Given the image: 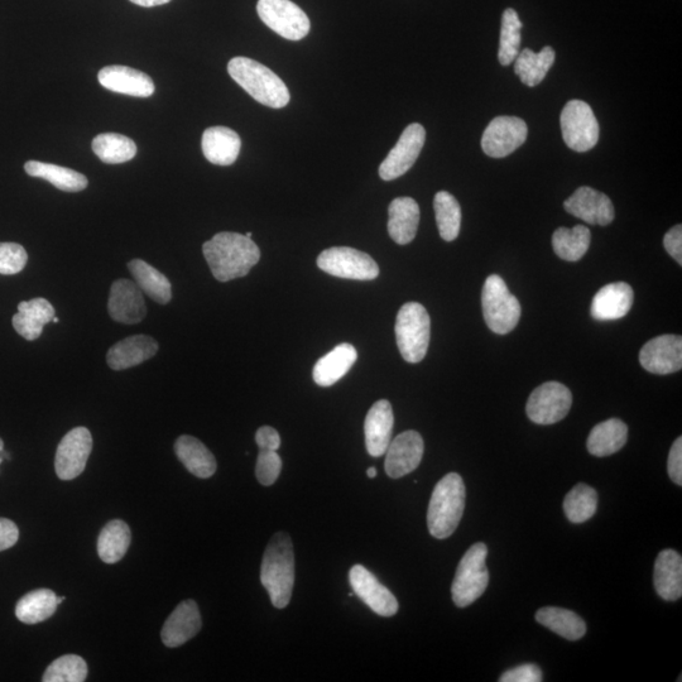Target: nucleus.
<instances>
[{"label": "nucleus", "instance_id": "nucleus-30", "mask_svg": "<svg viewBox=\"0 0 682 682\" xmlns=\"http://www.w3.org/2000/svg\"><path fill=\"white\" fill-rule=\"evenodd\" d=\"M175 453L184 467L195 477L211 478L218 468L213 453L196 437L180 436L175 443Z\"/></svg>", "mask_w": 682, "mask_h": 682}, {"label": "nucleus", "instance_id": "nucleus-33", "mask_svg": "<svg viewBox=\"0 0 682 682\" xmlns=\"http://www.w3.org/2000/svg\"><path fill=\"white\" fill-rule=\"evenodd\" d=\"M24 170L32 177L51 182L61 191L79 192L85 190L89 184L88 179L80 172L51 163L28 161L24 165Z\"/></svg>", "mask_w": 682, "mask_h": 682}, {"label": "nucleus", "instance_id": "nucleus-12", "mask_svg": "<svg viewBox=\"0 0 682 682\" xmlns=\"http://www.w3.org/2000/svg\"><path fill=\"white\" fill-rule=\"evenodd\" d=\"M93 450V436L86 427L67 432L56 450L55 470L61 480L78 478L88 464Z\"/></svg>", "mask_w": 682, "mask_h": 682}, {"label": "nucleus", "instance_id": "nucleus-55", "mask_svg": "<svg viewBox=\"0 0 682 682\" xmlns=\"http://www.w3.org/2000/svg\"><path fill=\"white\" fill-rule=\"evenodd\" d=\"M59 321H60L59 318H56V316L54 319H52V323H55V324L59 323Z\"/></svg>", "mask_w": 682, "mask_h": 682}, {"label": "nucleus", "instance_id": "nucleus-48", "mask_svg": "<svg viewBox=\"0 0 682 682\" xmlns=\"http://www.w3.org/2000/svg\"><path fill=\"white\" fill-rule=\"evenodd\" d=\"M18 539L19 530L16 523L0 517V552L11 549L17 544Z\"/></svg>", "mask_w": 682, "mask_h": 682}, {"label": "nucleus", "instance_id": "nucleus-25", "mask_svg": "<svg viewBox=\"0 0 682 682\" xmlns=\"http://www.w3.org/2000/svg\"><path fill=\"white\" fill-rule=\"evenodd\" d=\"M201 148L209 162L218 166L233 165L242 148L239 134L227 127L206 129L201 139Z\"/></svg>", "mask_w": 682, "mask_h": 682}, {"label": "nucleus", "instance_id": "nucleus-11", "mask_svg": "<svg viewBox=\"0 0 682 682\" xmlns=\"http://www.w3.org/2000/svg\"><path fill=\"white\" fill-rule=\"evenodd\" d=\"M573 405L570 389L559 382H546L528 398V419L537 425H554L564 420Z\"/></svg>", "mask_w": 682, "mask_h": 682}, {"label": "nucleus", "instance_id": "nucleus-45", "mask_svg": "<svg viewBox=\"0 0 682 682\" xmlns=\"http://www.w3.org/2000/svg\"><path fill=\"white\" fill-rule=\"evenodd\" d=\"M281 470L282 460L277 451L259 450L256 465V477L259 483L264 487H270L280 477Z\"/></svg>", "mask_w": 682, "mask_h": 682}, {"label": "nucleus", "instance_id": "nucleus-1", "mask_svg": "<svg viewBox=\"0 0 682 682\" xmlns=\"http://www.w3.org/2000/svg\"><path fill=\"white\" fill-rule=\"evenodd\" d=\"M211 273L220 282L247 276L261 259V251L252 238L238 233L214 235L203 246Z\"/></svg>", "mask_w": 682, "mask_h": 682}, {"label": "nucleus", "instance_id": "nucleus-38", "mask_svg": "<svg viewBox=\"0 0 682 682\" xmlns=\"http://www.w3.org/2000/svg\"><path fill=\"white\" fill-rule=\"evenodd\" d=\"M592 234L584 225L573 229L559 228L552 235V247L557 257L568 262H578L587 254Z\"/></svg>", "mask_w": 682, "mask_h": 682}, {"label": "nucleus", "instance_id": "nucleus-4", "mask_svg": "<svg viewBox=\"0 0 682 682\" xmlns=\"http://www.w3.org/2000/svg\"><path fill=\"white\" fill-rule=\"evenodd\" d=\"M465 484L459 474L445 475L436 484L427 511V527L435 539H448L458 528L465 509Z\"/></svg>", "mask_w": 682, "mask_h": 682}, {"label": "nucleus", "instance_id": "nucleus-24", "mask_svg": "<svg viewBox=\"0 0 682 682\" xmlns=\"http://www.w3.org/2000/svg\"><path fill=\"white\" fill-rule=\"evenodd\" d=\"M157 352V341L151 336L134 335L113 345L107 354V362L113 371H124L155 357Z\"/></svg>", "mask_w": 682, "mask_h": 682}, {"label": "nucleus", "instance_id": "nucleus-21", "mask_svg": "<svg viewBox=\"0 0 682 682\" xmlns=\"http://www.w3.org/2000/svg\"><path fill=\"white\" fill-rule=\"evenodd\" d=\"M203 627L198 604L194 600H185L177 605L162 628L163 645L170 648L185 645L192 640Z\"/></svg>", "mask_w": 682, "mask_h": 682}, {"label": "nucleus", "instance_id": "nucleus-46", "mask_svg": "<svg viewBox=\"0 0 682 682\" xmlns=\"http://www.w3.org/2000/svg\"><path fill=\"white\" fill-rule=\"evenodd\" d=\"M501 682H540L542 671L539 666L526 664L504 672L499 679Z\"/></svg>", "mask_w": 682, "mask_h": 682}, {"label": "nucleus", "instance_id": "nucleus-18", "mask_svg": "<svg viewBox=\"0 0 682 682\" xmlns=\"http://www.w3.org/2000/svg\"><path fill=\"white\" fill-rule=\"evenodd\" d=\"M565 210L584 222L605 227L613 222L616 211L611 199L603 192L583 186L565 201Z\"/></svg>", "mask_w": 682, "mask_h": 682}, {"label": "nucleus", "instance_id": "nucleus-39", "mask_svg": "<svg viewBox=\"0 0 682 682\" xmlns=\"http://www.w3.org/2000/svg\"><path fill=\"white\" fill-rule=\"evenodd\" d=\"M93 151L104 163L119 165L136 157L137 146L131 138L122 134L104 133L94 138Z\"/></svg>", "mask_w": 682, "mask_h": 682}, {"label": "nucleus", "instance_id": "nucleus-27", "mask_svg": "<svg viewBox=\"0 0 682 682\" xmlns=\"http://www.w3.org/2000/svg\"><path fill=\"white\" fill-rule=\"evenodd\" d=\"M55 318L54 306L46 299L23 301L13 316V328L22 338L33 341L40 338L43 328Z\"/></svg>", "mask_w": 682, "mask_h": 682}, {"label": "nucleus", "instance_id": "nucleus-9", "mask_svg": "<svg viewBox=\"0 0 682 682\" xmlns=\"http://www.w3.org/2000/svg\"><path fill=\"white\" fill-rule=\"evenodd\" d=\"M321 271L344 280L372 281L379 276L376 261L367 253L349 247L326 249L318 258Z\"/></svg>", "mask_w": 682, "mask_h": 682}, {"label": "nucleus", "instance_id": "nucleus-54", "mask_svg": "<svg viewBox=\"0 0 682 682\" xmlns=\"http://www.w3.org/2000/svg\"><path fill=\"white\" fill-rule=\"evenodd\" d=\"M65 599H66L65 597H60V598L57 597V603L61 604L62 602H64Z\"/></svg>", "mask_w": 682, "mask_h": 682}, {"label": "nucleus", "instance_id": "nucleus-44", "mask_svg": "<svg viewBox=\"0 0 682 682\" xmlns=\"http://www.w3.org/2000/svg\"><path fill=\"white\" fill-rule=\"evenodd\" d=\"M28 254L21 244L0 243V275L12 276L27 266Z\"/></svg>", "mask_w": 682, "mask_h": 682}, {"label": "nucleus", "instance_id": "nucleus-15", "mask_svg": "<svg viewBox=\"0 0 682 682\" xmlns=\"http://www.w3.org/2000/svg\"><path fill=\"white\" fill-rule=\"evenodd\" d=\"M349 583L352 585L353 593L378 616L392 617L398 612L395 595L363 565H354L350 569Z\"/></svg>", "mask_w": 682, "mask_h": 682}, {"label": "nucleus", "instance_id": "nucleus-29", "mask_svg": "<svg viewBox=\"0 0 682 682\" xmlns=\"http://www.w3.org/2000/svg\"><path fill=\"white\" fill-rule=\"evenodd\" d=\"M655 589L667 602H675L682 595V557L675 550H664L655 564Z\"/></svg>", "mask_w": 682, "mask_h": 682}, {"label": "nucleus", "instance_id": "nucleus-22", "mask_svg": "<svg viewBox=\"0 0 682 682\" xmlns=\"http://www.w3.org/2000/svg\"><path fill=\"white\" fill-rule=\"evenodd\" d=\"M395 416L391 403L381 400L372 406L364 422L365 446L369 455L379 458L386 454L392 441Z\"/></svg>", "mask_w": 682, "mask_h": 682}, {"label": "nucleus", "instance_id": "nucleus-36", "mask_svg": "<svg viewBox=\"0 0 682 682\" xmlns=\"http://www.w3.org/2000/svg\"><path fill=\"white\" fill-rule=\"evenodd\" d=\"M555 51L554 48L546 46L542 48L539 54L530 50V48H525L518 54L515 64V72L523 84L530 86H537L544 81L547 72L551 69V66L555 62Z\"/></svg>", "mask_w": 682, "mask_h": 682}, {"label": "nucleus", "instance_id": "nucleus-41", "mask_svg": "<svg viewBox=\"0 0 682 682\" xmlns=\"http://www.w3.org/2000/svg\"><path fill=\"white\" fill-rule=\"evenodd\" d=\"M598 494L595 489L587 484L575 485L566 494L564 511L568 520L573 523H584L590 520L597 512Z\"/></svg>", "mask_w": 682, "mask_h": 682}, {"label": "nucleus", "instance_id": "nucleus-14", "mask_svg": "<svg viewBox=\"0 0 682 682\" xmlns=\"http://www.w3.org/2000/svg\"><path fill=\"white\" fill-rule=\"evenodd\" d=\"M527 134L525 120L517 117H497L484 131L483 152L493 158L507 157L526 142Z\"/></svg>", "mask_w": 682, "mask_h": 682}, {"label": "nucleus", "instance_id": "nucleus-10", "mask_svg": "<svg viewBox=\"0 0 682 682\" xmlns=\"http://www.w3.org/2000/svg\"><path fill=\"white\" fill-rule=\"evenodd\" d=\"M257 12L268 28L286 40L300 41L309 35V17L291 0H259Z\"/></svg>", "mask_w": 682, "mask_h": 682}, {"label": "nucleus", "instance_id": "nucleus-8", "mask_svg": "<svg viewBox=\"0 0 682 682\" xmlns=\"http://www.w3.org/2000/svg\"><path fill=\"white\" fill-rule=\"evenodd\" d=\"M566 146L576 152L592 150L599 141V124L593 109L581 100H571L560 117Z\"/></svg>", "mask_w": 682, "mask_h": 682}, {"label": "nucleus", "instance_id": "nucleus-31", "mask_svg": "<svg viewBox=\"0 0 682 682\" xmlns=\"http://www.w3.org/2000/svg\"><path fill=\"white\" fill-rule=\"evenodd\" d=\"M627 439V425L622 420L611 419L594 427L588 437L587 446L590 454L604 458L618 453L626 445Z\"/></svg>", "mask_w": 682, "mask_h": 682}, {"label": "nucleus", "instance_id": "nucleus-47", "mask_svg": "<svg viewBox=\"0 0 682 682\" xmlns=\"http://www.w3.org/2000/svg\"><path fill=\"white\" fill-rule=\"evenodd\" d=\"M669 475L677 485H682V439L679 437L672 445L669 455V463H667Z\"/></svg>", "mask_w": 682, "mask_h": 682}, {"label": "nucleus", "instance_id": "nucleus-13", "mask_svg": "<svg viewBox=\"0 0 682 682\" xmlns=\"http://www.w3.org/2000/svg\"><path fill=\"white\" fill-rule=\"evenodd\" d=\"M426 141L425 128L419 123L410 124L402 133L393 150L379 166V176L392 181L406 174L415 165Z\"/></svg>", "mask_w": 682, "mask_h": 682}, {"label": "nucleus", "instance_id": "nucleus-6", "mask_svg": "<svg viewBox=\"0 0 682 682\" xmlns=\"http://www.w3.org/2000/svg\"><path fill=\"white\" fill-rule=\"evenodd\" d=\"M487 555V546L478 542L470 547L460 560L453 587H451L456 607H469L487 590L489 583Z\"/></svg>", "mask_w": 682, "mask_h": 682}, {"label": "nucleus", "instance_id": "nucleus-34", "mask_svg": "<svg viewBox=\"0 0 682 682\" xmlns=\"http://www.w3.org/2000/svg\"><path fill=\"white\" fill-rule=\"evenodd\" d=\"M59 603L50 589H37L24 595L16 605V617L24 624H38L50 619L57 611Z\"/></svg>", "mask_w": 682, "mask_h": 682}, {"label": "nucleus", "instance_id": "nucleus-2", "mask_svg": "<svg viewBox=\"0 0 682 682\" xmlns=\"http://www.w3.org/2000/svg\"><path fill=\"white\" fill-rule=\"evenodd\" d=\"M261 583L270 595L273 607L286 608L295 585V554L290 535L278 532L264 551Z\"/></svg>", "mask_w": 682, "mask_h": 682}, {"label": "nucleus", "instance_id": "nucleus-37", "mask_svg": "<svg viewBox=\"0 0 682 682\" xmlns=\"http://www.w3.org/2000/svg\"><path fill=\"white\" fill-rule=\"evenodd\" d=\"M131 528L126 522L114 520L100 532L98 552L105 564H117L126 556L131 545Z\"/></svg>", "mask_w": 682, "mask_h": 682}, {"label": "nucleus", "instance_id": "nucleus-16", "mask_svg": "<svg viewBox=\"0 0 682 682\" xmlns=\"http://www.w3.org/2000/svg\"><path fill=\"white\" fill-rule=\"evenodd\" d=\"M424 439L417 431H406L391 441L386 451L384 469L389 478L398 479L419 468L424 456Z\"/></svg>", "mask_w": 682, "mask_h": 682}, {"label": "nucleus", "instance_id": "nucleus-32", "mask_svg": "<svg viewBox=\"0 0 682 682\" xmlns=\"http://www.w3.org/2000/svg\"><path fill=\"white\" fill-rule=\"evenodd\" d=\"M136 285L141 288L143 294L156 301L157 304L166 305L172 299V287L168 278L156 268H153L142 259H133L128 263Z\"/></svg>", "mask_w": 682, "mask_h": 682}, {"label": "nucleus", "instance_id": "nucleus-53", "mask_svg": "<svg viewBox=\"0 0 682 682\" xmlns=\"http://www.w3.org/2000/svg\"><path fill=\"white\" fill-rule=\"evenodd\" d=\"M368 478L374 479L377 477V469L372 467L367 470Z\"/></svg>", "mask_w": 682, "mask_h": 682}, {"label": "nucleus", "instance_id": "nucleus-26", "mask_svg": "<svg viewBox=\"0 0 682 682\" xmlns=\"http://www.w3.org/2000/svg\"><path fill=\"white\" fill-rule=\"evenodd\" d=\"M388 233L400 246L415 239L420 224V206L411 198H397L388 209Z\"/></svg>", "mask_w": 682, "mask_h": 682}, {"label": "nucleus", "instance_id": "nucleus-42", "mask_svg": "<svg viewBox=\"0 0 682 682\" xmlns=\"http://www.w3.org/2000/svg\"><path fill=\"white\" fill-rule=\"evenodd\" d=\"M522 22L515 9H507L502 17L501 40H499L498 60L508 66L515 62L520 52Z\"/></svg>", "mask_w": 682, "mask_h": 682}, {"label": "nucleus", "instance_id": "nucleus-17", "mask_svg": "<svg viewBox=\"0 0 682 682\" xmlns=\"http://www.w3.org/2000/svg\"><path fill=\"white\" fill-rule=\"evenodd\" d=\"M640 363L652 374H671L682 368V339L680 335H661L647 341L640 353Z\"/></svg>", "mask_w": 682, "mask_h": 682}, {"label": "nucleus", "instance_id": "nucleus-35", "mask_svg": "<svg viewBox=\"0 0 682 682\" xmlns=\"http://www.w3.org/2000/svg\"><path fill=\"white\" fill-rule=\"evenodd\" d=\"M536 621L569 641H578L587 633V624L568 609L545 607L536 613Z\"/></svg>", "mask_w": 682, "mask_h": 682}, {"label": "nucleus", "instance_id": "nucleus-56", "mask_svg": "<svg viewBox=\"0 0 682 682\" xmlns=\"http://www.w3.org/2000/svg\"><path fill=\"white\" fill-rule=\"evenodd\" d=\"M246 237H247V238H252V237H253V234H252L251 232H249V233L246 234Z\"/></svg>", "mask_w": 682, "mask_h": 682}, {"label": "nucleus", "instance_id": "nucleus-23", "mask_svg": "<svg viewBox=\"0 0 682 682\" xmlns=\"http://www.w3.org/2000/svg\"><path fill=\"white\" fill-rule=\"evenodd\" d=\"M635 292L626 282L611 283L600 288L592 302V316L598 321H613L624 318L632 309Z\"/></svg>", "mask_w": 682, "mask_h": 682}, {"label": "nucleus", "instance_id": "nucleus-50", "mask_svg": "<svg viewBox=\"0 0 682 682\" xmlns=\"http://www.w3.org/2000/svg\"><path fill=\"white\" fill-rule=\"evenodd\" d=\"M257 445L259 450L277 451L281 448V436L277 430L271 426H263L256 434Z\"/></svg>", "mask_w": 682, "mask_h": 682}, {"label": "nucleus", "instance_id": "nucleus-19", "mask_svg": "<svg viewBox=\"0 0 682 682\" xmlns=\"http://www.w3.org/2000/svg\"><path fill=\"white\" fill-rule=\"evenodd\" d=\"M108 311L114 321L127 325L141 323L146 318V302L136 282L118 280L113 283L110 288Z\"/></svg>", "mask_w": 682, "mask_h": 682}, {"label": "nucleus", "instance_id": "nucleus-52", "mask_svg": "<svg viewBox=\"0 0 682 682\" xmlns=\"http://www.w3.org/2000/svg\"><path fill=\"white\" fill-rule=\"evenodd\" d=\"M6 459L7 460L11 459V456H9V454L6 453V451H4V443L3 440L0 439V465H2L3 461Z\"/></svg>", "mask_w": 682, "mask_h": 682}, {"label": "nucleus", "instance_id": "nucleus-7", "mask_svg": "<svg viewBox=\"0 0 682 682\" xmlns=\"http://www.w3.org/2000/svg\"><path fill=\"white\" fill-rule=\"evenodd\" d=\"M482 306L485 323L493 333L499 335L511 333L521 319L520 302L498 275L489 276L485 281Z\"/></svg>", "mask_w": 682, "mask_h": 682}, {"label": "nucleus", "instance_id": "nucleus-43", "mask_svg": "<svg viewBox=\"0 0 682 682\" xmlns=\"http://www.w3.org/2000/svg\"><path fill=\"white\" fill-rule=\"evenodd\" d=\"M88 677V665L83 657L65 655L52 662L43 674V682H83Z\"/></svg>", "mask_w": 682, "mask_h": 682}, {"label": "nucleus", "instance_id": "nucleus-20", "mask_svg": "<svg viewBox=\"0 0 682 682\" xmlns=\"http://www.w3.org/2000/svg\"><path fill=\"white\" fill-rule=\"evenodd\" d=\"M98 79L103 88L134 98H148L155 93V84L150 76L128 66L104 67Z\"/></svg>", "mask_w": 682, "mask_h": 682}, {"label": "nucleus", "instance_id": "nucleus-28", "mask_svg": "<svg viewBox=\"0 0 682 682\" xmlns=\"http://www.w3.org/2000/svg\"><path fill=\"white\" fill-rule=\"evenodd\" d=\"M357 359V349L352 344H340L318 360L312 371V377L321 387L333 386L352 369Z\"/></svg>", "mask_w": 682, "mask_h": 682}, {"label": "nucleus", "instance_id": "nucleus-49", "mask_svg": "<svg viewBox=\"0 0 682 682\" xmlns=\"http://www.w3.org/2000/svg\"><path fill=\"white\" fill-rule=\"evenodd\" d=\"M664 246L667 253L682 266V227L680 224L666 233Z\"/></svg>", "mask_w": 682, "mask_h": 682}, {"label": "nucleus", "instance_id": "nucleus-51", "mask_svg": "<svg viewBox=\"0 0 682 682\" xmlns=\"http://www.w3.org/2000/svg\"><path fill=\"white\" fill-rule=\"evenodd\" d=\"M131 2L137 4L139 7L152 8L163 6V4L170 3L171 0H131Z\"/></svg>", "mask_w": 682, "mask_h": 682}, {"label": "nucleus", "instance_id": "nucleus-40", "mask_svg": "<svg viewBox=\"0 0 682 682\" xmlns=\"http://www.w3.org/2000/svg\"><path fill=\"white\" fill-rule=\"evenodd\" d=\"M434 209L440 237L446 242H453L459 237L461 227V208L458 200L449 192H437Z\"/></svg>", "mask_w": 682, "mask_h": 682}, {"label": "nucleus", "instance_id": "nucleus-3", "mask_svg": "<svg viewBox=\"0 0 682 682\" xmlns=\"http://www.w3.org/2000/svg\"><path fill=\"white\" fill-rule=\"evenodd\" d=\"M228 72L240 88L266 107L285 108L290 102V91L280 76L257 61L234 57L228 64Z\"/></svg>", "mask_w": 682, "mask_h": 682}, {"label": "nucleus", "instance_id": "nucleus-5", "mask_svg": "<svg viewBox=\"0 0 682 682\" xmlns=\"http://www.w3.org/2000/svg\"><path fill=\"white\" fill-rule=\"evenodd\" d=\"M396 339L402 358L407 363H420L429 350L431 320L429 312L419 302H408L398 311Z\"/></svg>", "mask_w": 682, "mask_h": 682}]
</instances>
